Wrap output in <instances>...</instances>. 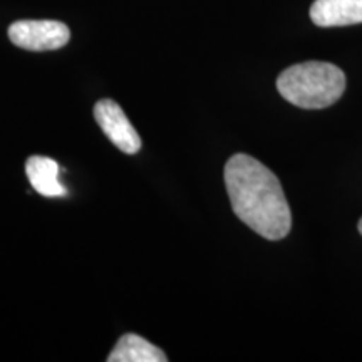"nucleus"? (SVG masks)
Here are the masks:
<instances>
[{
    "mask_svg": "<svg viewBox=\"0 0 362 362\" xmlns=\"http://www.w3.org/2000/svg\"><path fill=\"white\" fill-rule=\"evenodd\" d=\"M225 185L233 214L267 240H282L292 214L277 176L259 160L237 153L225 165Z\"/></svg>",
    "mask_w": 362,
    "mask_h": 362,
    "instance_id": "nucleus-1",
    "label": "nucleus"
},
{
    "mask_svg": "<svg viewBox=\"0 0 362 362\" xmlns=\"http://www.w3.org/2000/svg\"><path fill=\"white\" fill-rule=\"evenodd\" d=\"M277 89L293 106L324 110L341 99L346 74L330 62L307 61L285 69L277 79Z\"/></svg>",
    "mask_w": 362,
    "mask_h": 362,
    "instance_id": "nucleus-2",
    "label": "nucleus"
},
{
    "mask_svg": "<svg viewBox=\"0 0 362 362\" xmlns=\"http://www.w3.org/2000/svg\"><path fill=\"white\" fill-rule=\"evenodd\" d=\"M8 39L25 51H57L69 42L71 30L59 21H17L8 27Z\"/></svg>",
    "mask_w": 362,
    "mask_h": 362,
    "instance_id": "nucleus-3",
    "label": "nucleus"
},
{
    "mask_svg": "<svg viewBox=\"0 0 362 362\" xmlns=\"http://www.w3.org/2000/svg\"><path fill=\"white\" fill-rule=\"evenodd\" d=\"M94 119L106 138L126 155H136L141 149V138L136 133L128 116L112 99H101L94 106Z\"/></svg>",
    "mask_w": 362,
    "mask_h": 362,
    "instance_id": "nucleus-4",
    "label": "nucleus"
},
{
    "mask_svg": "<svg viewBox=\"0 0 362 362\" xmlns=\"http://www.w3.org/2000/svg\"><path fill=\"white\" fill-rule=\"evenodd\" d=\"M310 19L319 27L362 24V0H315Z\"/></svg>",
    "mask_w": 362,
    "mask_h": 362,
    "instance_id": "nucleus-5",
    "label": "nucleus"
},
{
    "mask_svg": "<svg viewBox=\"0 0 362 362\" xmlns=\"http://www.w3.org/2000/svg\"><path fill=\"white\" fill-rule=\"evenodd\" d=\"M25 175L33 188L47 198L66 197L67 189L59 181V165L52 158L34 155L25 163Z\"/></svg>",
    "mask_w": 362,
    "mask_h": 362,
    "instance_id": "nucleus-6",
    "label": "nucleus"
},
{
    "mask_svg": "<svg viewBox=\"0 0 362 362\" xmlns=\"http://www.w3.org/2000/svg\"><path fill=\"white\" fill-rule=\"evenodd\" d=\"M168 356L160 347L136 334H126L116 342L107 362H166Z\"/></svg>",
    "mask_w": 362,
    "mask_h": 362,
    "instance_id": "nucleus-7",
    "label": "nucleus"
},
{
    "mask_svg": "<svg viewBox=\"0 0 362 362\" xmlns=\"http://www.w3.org/2000/svg\"><path fill=\"white\" fill-rule=\"evenodd\" d=\"M357 228H359V232H361V235H362V218L359 220V223H357Z\"/></svg>",
    "mask_w": 362,
    "mask_h": 362,
    "instance_id": "nucleus-8",
    "label": "nucleus"
}]
</instances>
